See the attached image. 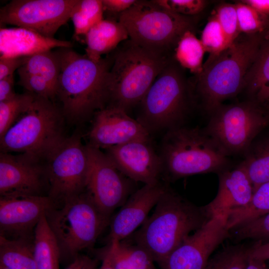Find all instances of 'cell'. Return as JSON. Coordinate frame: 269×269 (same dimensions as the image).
<instances>
[{
  "label": "cell",
  "mask_w": 269,
  "mask_h": 269,
  "mask_svg": "<svg viewBox=\"0 0 269 269\" xmlns=\"http://www.w3.org/2000/svg\"><path fill=\"white\" fill-rule=\"evenodd\" d=\"M57 49L61 69L56 97L65 118L74 123L82 122L107 105V77L112 55L94 61L72 47Z\"/></svg>",
  "instance_id": "6da1fadb"
},
{
  "label": "cell",
  "mask_w": 269,
  "mask_h": 269,
  "mask_svg": "<svg viewBox=\"0 0 269 269\" xmlns=\"http://www.w3.org/2000/svg\"><path fill=\"white\" fill-rule=\"evenodd\" d=\"M210 218L204 207L195 205L167 186L152 214L135 233V243L160 266L187 236Z\"/></svg>",
  "instance_id": "7a4b0ae2"
},
{
  "label": "cell",
  "mask_w": 269,
  "mask_h": 269,
  "mask_svg": "<svg viewBox=\"0 0 269 269\" xmlns=\"http://www.w3.org/2000/svg\"><path fill=\"white\" fill-rule=\"evenodd\" d=\"M265 37L242 33L218 56L203 64L202 72L192 84L197 105L208 115L225 100L244 91L246 75Z\"/></svg>",
  "instance_id": "3957f363"
},
{
  "label": "cell",
  "mask_w": 269,
  "mask_h": 269,
  "mask_svg": "<svg viewBox=\"0 0 269 269\" xmlns=\"http://www.w3.org/2000/svg\"><path fill=\"white\" fill-rule=\"evenodd\" d=\"M107 77L106 107L127 113L138 106L148 89L172 58L170 54L141 46L131 39L114 51Z\"/></svg>",
  "instance_id": "277c9868"
},
{
  "label": "cell",
  "mask_w": 269,
  "mask_h": 269,
  "mask_svg": "<svg viewBox=\"0 0 269 269\" xmlns=\"http://www.w3.org/2000/svg\"><path fill=\"white\" fill-rule=\"evenodd\" d=\"M168 182L196 174H217L232 168L230 157L204 128L185 125L165 132L159 153Z\"/></svg>",
  "instance_id": "5b68a950"
},
{
  "label": "cell",
  "mask_w": 269,
  "mask_h": 269,
  "mask_svg": "<svg viewBox=\"0 0 269 269\" xmlns=\"http://www.w3.org/2000/svg\"><path fill=\"white\" fill-rule=\"evenodd\" d=\"M175 61L160 73L138 105L136 120L150 134L184 126L197 106L192 84Z\"/></svg>",
  "instance_id": "8992f818"
},
{
  "label": "cell",
  "mask_w": 269,
  "mask_h": 269,
  "mask_svg": "<svg viewBox=\"0 0 269 269\" xmlns=\"http://www.w3.org/2000/svg\"><path fill=\"white\" fill-rule=\"evenodd\" d=\"M64 118L53 101L35 95L27 110L0 137V151L45 159L65 138Z\"/></svg>",
  "instance_id": "52a82bcc"
},
{
  "label": "cell",
  "mask_w": 269,
  "mask_h": 269,
  "mask_svg": "<svg viewBox=\"0 0 269 269\" xmlns=\"http://www.w3.org/2000/svg\"><path fill=\"white\" fill-rule=\"evenodd\" d=\"M45 217L57 241L61 256L74 259L94 245L111 221L87 192L63 200L59 207L55 204Z\"/></svg>",
  "instance_id": "ba28073f"
},
{
  "label": "cell",
  "mask_w": 269,
  "mask_h": 269,
  "mask_svg": "<svg viewBox=\"0 0 269 269\" xmlns=\"http://www.w3.org/2000/svg\"><path fill=\"white\" fill-rule=\"evenodd\" d=\"M130 39L148 49L170 54L182 35L193 29L192 16L167 10L152 0H136L128 9L119 15Z\"/></svg>",
  "instance_id": "9c48e42d"
},
{
  "label": "cell",
  "mask_w": 269,
  "mask_h": 269,
  "mask_svg": "<svg viewBox=\"0 0 269 269\" xmlns=\"http://www.w3.org/2000/svg\"><path fill=\"white\" fill-rule=\"evenodd\" d=\"M208 116L205 131L230 157L243 156L253 140L269 125V113L255 99L222 104Z\"/></svg>",
  "instance_id": "30bf717a"
},
{
  "label": "cell",
  "mask_w": 269,
  "mask_h": 269,
  "mask_svg": "<svg viewBox=\"0 0 269 269\" xmlns=\"http://www.w3.org/2000/svg\"><path fill=\"white\" fill-rule=\"evenodd\" d=\"M45 159L48 196L55 204L86 190L88 157L79 133L65 137Z\"/></svg>",
  "instance_id": "8fae6325"
},
{
  "label": "cell",
  "mask_w": 269,
  "mask_h": 269,
  "mask_svg": "<svg viewBox=\"0 0 269 269\" xmlns=\"http://www.w3.org/2000/svg\"><path fill=\"white\" fill-rule=\"evenodd\" d=\"M86 146L89 162L86 190L98 209L111 217L133 193V181L122 173L100 149L88 144Z\"/></svg>",
  "instance_id": "7c38bea8"
},
{
  "label": "cell",
  "mask_w": 269,
  "mask_h": 269,
  "mask_svg": "<svg viewBox=\"0 0 269 269\" xmlns=\"http://www.w3.org/2000/svg\"><path fill=\"white\" fill-rule=\"evenodd\" d=\"M78 0H13L0 9L1 23L26 28L47 37L70 18Z\"/></svg>",
  "instance_id": "4fadbf2b"
},
{
  "label": "cell",
  "mask_w": 269,
  "mask_h": 269,
  "mask_svg": "<svg viewBox=\"0 0 269 269\" xmlns=\"http://www.w3.org/2000/svg\"><path fill=\"white\" fill-rule=\"evenodd\" d=\"M227 214L213 216L187 236L160 266L161 269H204L216 249L230 236Z\"/></svg>",
  "instance_id": "5bb4252c"
},
{
  "label": "cell",
  "mask_w": 269,
  "mask_h": 269,
  "mask_svg": "<svg viewBox=\"0 0 269 269\" xmlns=\"http://www.w3.org/2000/svg\"><path fill=\"white\" fill-rule=\"evenodd\" d=\"M55 205L48 196H0V235L33 240L39 220Z\"/></svg>",
  "instance_id": "9a60e30c"
},
{
  "label": "cell",
  "mask_w": 269,
  "mask_h": 269,
  "mask_svg": "<svg viewBox=\"0 0 269 269\" xmlns=\"http://www.w3.org/2000/svg\"><path fill=\"white\" fill-rule=\"evenodd\" d=\"M105 150L116 167L133 181L144 184L160 182L163 174L162 160L151 140H135Z\"/></svg>",
  "instance_id": "2e32d148"
},
{
  "label": "cell",
  "mask_w": 269,
  "mask_h": 269,
  "mask_svg": "<svg viewBox=\"0 0 269 269\" xmlns=\"http://www.w3.org/2000/svg\"><path fill=\"white\" fill-rule=\"evenodd\" d=\"M88 138V145L100 149L135 140H151L150 134L136 119L112 107L95 114Z\"/></svg>",
  "instance_id": "e0dca14e"
},
{
  "label": "cell",
  "mask_w": 269,
  "mask_h": 269,
  "mask_svg": "<svg viewBox=\"0 0 269 269\" xmlns=\"http://www.w3.org/2000/svg\"><path fill=\"white\" fill-rule=\"evenodd\" d=\"M40 161L24 153L0 152V196L41 195L47 177Z\"/></svg>",
  "instance_id": "ac0fdd59"
},
{
  "label": "cell",
  "mask_w": 269,
  "mask_h": 269,
  "mask_svg": "<svg viewBox=\"0 0 269 269\" xmlns=\"http://www.w3.org/2000/svg\"><path fill=\"white\" fill-rule=\"evenodd\" d=\"M167 186L160 182L155 184H144L134 192L111 219L109 242L124 240L141 226Z\"/></svg>",
  "instance_id": "d6986e66"
},
{
  "label": "cell",
  "mask_w": 269,
  "mask_h": 269,
  "mask_svg": "<svg viewBox=\"0 0 269 269\" xmlns=\"http://www.w3.org/2000/svg\"><path fill=\"white\" fill-rule=\"evenodd\" d=\"M219 187L215 198L204 206L210 217L221 214H228L234 209L247 205L254 193L252 183L241 162L234 168L218 174Z\"/></svg>",
  "instance_id": "ffe728a7"
},
{
  "label": "cell",
  "mask_w": 269,
  "mask_h": 269,
  "mask_svg": "<svg viewBox=\"0 0 269 269\" xmlns=\"http://www.w3.org/2000/svg\"><path fill=\"white\" fill-rule=\"evenodd\" d=\"M72 45L70 41L47 37L24 27L0 29V52L2 57H26Z\"/></svg>",
  "instance_id": "44dd1931"
},
{
  "label": "cell",
  "mask_w": 269,
  "mask_h": 269,
  "mask_svg": "<svg viewBox=\"0 0 269 269\" xmlns=\"http://www.w3.org/2000/svg\"><path fill=\"white\" fill-rule=\"evenodd\" d=\"M85 37V55L91 60L98 61L102 55L114 51L129 36L120 21L104 19L92 27Z\"/></svg>",
  "instance_id": "7402d4cb"
},
{
  "label": "cell",
  "mask_w": 269,
  "mask_h": 269,
  "mask_svg": "<svg viewBox=\"0 0 269 269\" xmlns=\"http://www.w3.org/2000/svg\"><path fill=\"white\" fill-rule=\"evenodd\" d=\"M103 251L114 269H156L151 255L136 243L113 240Z\"/></svg>",
  "instance_id": "603a6c76"
},
{
  "label": "cell",
  "mask_w": 269,
  "mask_h": 269,
  "mask_svg": "<svg viewBox=\"0 0 269 269\" xmlns=\"http://www.w3.org/2000/svg\"><path fill=\"white\" fill-rule=\"evenodd\" d=\"M241 162L252 183L254 191L269 181V132L262 131L253 140Z\"/></svg>",
  "instance_id": "cb8c5ba5"
},
{
  "label": "cell",
  "mask_w": 269,
  "mask_h": 269,
  "mask_svg": "<svg viewBox=\"0 0 269 269\" xmlns=\"http://www.w3.org/2000/svg\"><path fill=\"white\" fill-rule=\"evenodd\" d=\"M33 254L36 269H59L60 249L45 215L34 229Z\"/></svg>",
  "instance_id": "d4e9b609"
},
{
  "label": "cell",
  "mask_w": 269,
  "mask_h": 269,
  "mask_svg": "<svg viewBox=\"0 0 269 269\" xmlns=\"http://www.w3.org/2000/svg\"><path fill=\"white\" fill-rule=\"evenodd\" d=\"M0 265L8 269H36L33 240L0 235Z\"/></svg>",
  "instance_id": "484cf974"
},
{
  "label": "cell",
  "mask_w": 269,
  "mask_h": 269,
  "mask_svg": "<svg viewBox=\"0 0 269 269\" xmlns=\"http://www.w3.org/2000/svg\"><path fill=\"white\" fill-rule=\"evenodd\" d=\"M61 69L60 57L57 48L26 56L18 74L36 75L43 78L56 90Z\"/></svg>",
  "instance_id": "4316f807"
},
{
  "label": "cell",
  "mask_w": 269,
  "mask_h": 269,
  "mask_svg": "<svg viewBox=\"0 0 269 269\" xmlns=\"http://www.w3.org/2000/svg\"><path fill=\"white\" fill-rule=\"evenodd\" d=\"M269 213V181L258 187L249 203L229 211L227 226L230 231Z\"/></svg>",
  "instance_id": "83f0119b"
},
{
  "label": "cell",
  "mask_w": 269,
  "mask_h": 269,
  "mask_svg": "<svg viewBox=\"0 0 269 269\" xmlns=\"http://www.w3.org/2000/svg\"><path fill=\"white\" fill-rule=\"evenodd\" d=\"M267 86H269V36L262 40L246 75L244 91L249 99H254L258 92Z\"/></svg>",
  "instance_id": "f1b7e54d"
},
{
  "label": "cell",
  "mask_w": 269,
  "mask_h": 269,
  "mask_svg": "<svg viewBox=\"0 0 269 269\" xmlns=\"http://www.w3.org/2000/svg\"><path fill=\"white\" fill-rule=\"evenodd\" d=\"M205 50L192 31H186L175 48L174 58L180 66L198 75L203 71V59Z\"/></svg>",
  "instance_id": "f546056e"
},
{
  "label": "cell",
  "mask_w": 269,
  "mask_h": 269,
  "mask_svg": "<svg viewBox=\"0 0 269 269\" xmlns=\"http://www.w3.org/2000/svg\"><path fill=\"white\" fill-rule=\"evenodd\" d=\"M102 0H78L71 13L76 36L86 35L89 30L104 19Z\"/></svg>",
  "instance_id": "4dcf8cb0"
},
{
  "label": "cell",
  "mask_w": 269,
  "mask_h": 269,
  "mask_svg": "<svg viewBox=\"0 0 269 269\" xmlns=\"http://www.w3.org/2000/svg\"><path fill=\"white\" fill-rule=\"evenodd\" d=\"M250 248L243 244L227 246L210 258L204 269H246Z\"/></svg>",
  "instance_id": "1f68e13d"
},
{
  "label": "cell",
  "mask_w": 269,
  "mask_h": 269,
  "mask_svg": "<svg viewBox=\"0 0 269 269\" xmlns=\"http://www.w3.org/2000/svg\"><path fill=\"white\" fill-rule=\"evenodd\" d=\"M35 95L26 91L0 102V137L29 108Z\"/></svg>",
  "instance_id": "d6a6232c"
},
{
  "label": "cell",
  "mask_w": 269,
  "mask_h": 269,
  "mask_svg": "<svg viewBox=\"0 0 269 269\" xmlns=\"http://www.w3.org/2000/svg\"><path fill=\"white\" fill-rule=\"evenodd\" d=\"M239 29L242 33L269 36V16L251 6L238 2L235 4Z\"/></svg>",
  "instance_id": "836d02e7"
},
{
  "label": "cell",
  "mask_w": 269,
  "mask_h": 269,
  "mask_svg": "<svg viewBox=\"0 0 269 269\" xmlns=\"http://www.w3.org/2000/svg\"><path fill=\"white\" fill-rule=\"evenodd\" d=\"M200 41L205 51L209 53L207 60L213 59L230 45L215 13L203 29Z\"/></svg>",
  "instance_id": "e575fe53"
},
{
  "label": "cell",
  "mask_w": 269,
  "mask_h": 269,
  "mask_svg": "<svg viewBox=\"0 0 269 269\" xmlns=\"http://www.w3.org/2000/svg\"><path fill=\"white\" fill-rule=\"evenodd\" d=\"M230 45L241 33L235 4L222 3L214 12Z\"/></svg>",
  "instance_id": "d590c367"
},
{
  "label": "cell",
  "mask_w": 269,
  "mask_h": 269,
  "mask_svg": "<svg viewBox=\"0 0 269 269\" xmlns=\"http://www.w3.org/2000/svg\"><path fill=\"white\" fill-rule=\"evenodd\" d=\"M234 229V237L238 241L248 239L269 240V213Z\"/></svg>",
  "instance_id": "8d00e7d4"
},
{
  "label": "cell",
  "mask_w": 269,
  "mask_h": 269,
  "mask_svg": "<svg viewBox=\"0 0 269 269\" xmlns=\"http://www.w3.org/2000/svg\"><path fill=\"white\" fill-rule=\"evenodd\" d=\"M18 84L26 91L53 102L56 90L43 78L36 75L19 74Z\"/></svg>",
  "instance_id": "74e56055"
},
{
  "label": "cell",
  "mask_w": 269,
  "mask_h": 269,
  "mask_svg": "<svg viewBox=\"0 0 269 269\" xmlns=\"http://www.w3.org/2000/svg\"><path fill=\"white\" fill-rule=\"evenodd\" d=\"M159 6L173 12L187 16L199 13L205 7L204 0H152Z\"/></svg>",
  "instance_id": "f35d334b"
},
{
  "label": "cell",
  "mask_w": 269,
  "mask_h": 269,
  "mask_svg": "<svg viewBox=\"0 0 269 269\" xmlns=\"http://www.w3.org/2000/svg\"><path fill=\"white\" fill-rule=\"evenodd\" d=\"M25 57H0V80L13 74L24 63Z\"/></svg>",
  "instance_id": "ab89813d"
},
{
  "label": "cell",
  "mask_w": 269,
  "mask_h": 269,
  "mask_svg": "<svg viewBox=\"0 0 269 269\" xmlns=\"http://www.w3.org/2000/svg\"><path fill=\"white\" fill-rule=\"evenodd\" d=\"M136 0H102L104 11L119 15L130 8Z\"/></svg>",
  "instance_id": "60d3db41"
},
{
  "label": "cell",
  "mask_w": 269,
  "mask_h": 269,
  "mask_svg": "<svg viewBox=\"0 0 269 269\" xmlns=\"http://www.w3.org/2000/svg\"><path fill=\"white\" fill-rule=\"evenodd\" d=\"M13 74L0 80V102L13 97L16 93L14 90Z\"/></svg>",
  "instance_id": "b9f144b4"
},
{
  "label": "cell",
  "mask_w": 269,
  "mask_h": 269,
  "mask_svg": "<svg viewBox=\"0 0 269 269\" xmlns=\"http://www.w3.org/2000/svg\"><path fill=\"white\" fill-rule=\"evenodd\" d=\"M66 269H97V262L88 256L78 255Z\"/></svg>",
  "instance_id": "7bdbcfd3"
},
{
  "label": "cell",
  "mask_w": 269,
  "mask_h": 269,
  "mask_svg": "<svg viewBox=\"0 0 269 269\" xmlns=\"http://www.w3.org/2000/svg\"><path fill=\"white\" fill-rule=\"evenodd\" d=\"M249 257L264 262L269 260V242L251 246Z\"/></svg>",
  "instance_id": "ee69618b"
},
{
  "label": "cell",
  "mask_w": 269,
  "mask_h": 269,
  "mask_svg": "<svg viewBox=\"0 0 269 269\" xmlns=\"http://www.w3.org/2000/svg\"><path fill=\"white\" fill-rule=\"evenodd\" d=\"M260 12L269 16V0H241Z\"/></svg>",
  "instance_id": "f6af8a7d"
},
{
  "label": "cell",
  "mask_w": 269,
  "mask_h": 269,
  "mask_svg": "<svg viewBox=\"0 0 269 269\" xmlns=\"http://www.w3.org/2000/svg\"><path fill=\"white\" fill-rule=\"evenodd\" d=\"M254 99L269 113V86L261 89Z\"/></svg>",
  "instance_id": "bcb514c9"
},
{
  "label": "cell",
  "mask_w": 269,
  "mask_h": 269,
  "mask_svg": "<svg viewBox=\"0 0 269 269\" xmlns=\"http://www.w3.org/2000/svg\"><path fill=\"white\" fill-rule=\"evenodd\" d=\"M246 269H268L265 262L249 257Z\"/></svg>",
  "instance_id": "7dc6e473"
},
{
  "label": "cell",
  "mask_w": 269,
  "mask_h": 269,
  "mask_svg": "<svg viewBox=\"0 0 269 269\" xmlns=\"http://www.w3.org/2000/svg\"><path fill=\"white\" fill-rule=\"evenodd\" d=\"M102 265L99 269H114L107 255L103 252L101 254Z\"/></svg>",
  "instance_id": "c3c4849f"
},
{
  "label": "cell",
  "mask_w": 269,
  "mask_h": 269,
  "mask_svg": "<svg viewBox=\"0 0 269 269\" xmlns=\"http://www.w3.org/2000/svg\"><path fill=\"white\" fill-rule=\"evenodd\" d=\"M0 269H8L5 268L3 266L0 265Z\"/></svg>",
  "instance_id": "681fc988"
}]
</instances>
